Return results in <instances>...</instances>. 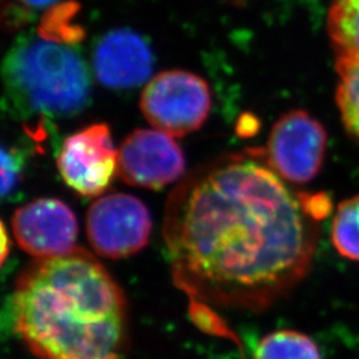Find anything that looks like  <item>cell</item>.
Here are the masks:
<instances>
[{"mask_svg": "<svg viewBox=\"0 0 359 359\" xmlns=\"http://www.w3.org/2000/svg\"><path fill=\"white\" fill-rule=\"evenodd\" d=\"M258 154L197 169L169 197L164 240L173 283L201 322L215 309L266 310L313 265L318 221Z\"/></svg>", "mask_w": 359, "mask_h": 359, "instance_id": "1", "label": "cell"}, {"mask_svg": "<svg viewBox=\"0 0 359 359\" xmlns=\"http://www.w3.org/2000/svg\"><path fill=\"white\" fill-rule=\"evenodd\" d=\"M127 310L120 285L83 249L35 259L13 287V330L36 359L124 358Z\"/></svg>", "mask_w": 359, "mask_h": 359, "instance_id": "2", "label": "cell"}, {"mask_svg": "<svg viewBox=\"0 0 359 359\" xmlns=\"http://www.w3.org/2000/svg\"><path fill=\"white\" fill-rule=\"evenodd\" d=\"M7 97L22 115L68 117L90 103V79L71 46L40 36L19 39L3 65Z\"/></svg>", "mask_w": 359, "mask_h": 359, "instance_id": "3", "label": "cell"}, {"mask_svg": "<svg viewBox=\"0 0 359 359\" xmlns=\"http://www.w3.org/2000/svg\"><path fill=\"white\" fill-rule=\"evenodd\" d=\"M140 108L154 128L181 137L203 127L212 108V95L203 77L172 69L147 84Z\"/></svg>", "mask_w": 359, "mask_h": 359, "instance_id": "4", "label": "cell"}, {"mask_svg": "<svg viewBox=\"0 0 359 359\" xmlns=\"http://www.w3.org/2000/svg\"><path fill=\"white\" fill-rule=\"evenodd\" d=\"M87 237L96 255L127 258L142 250L151 237L152 218L137 197L114 193L97 198L87 212Z\"/></svg>", "mask_w": 359, "mask_h": 359, "instance_id": "5", "label": "cell"}, {"mask_svg": "<svg viewBox=\"0 0 359 359\" xmlns=\"http://www.w3.org/2000/svg\"><path fill=\"white\" fill-rule=\"evenodd\" d=\"M326 148L327 133L321 123L302 109H293L271 128L264 154L281 179L306 184L320 173Z\"/></svg>", "mask_w": 359, "mask_h": 359, "instance_id": "6", "label": "cell"}, {"mask_svg": "<svg viewBox=\"0 0 359 359\" xmlns=\"http://www.w3.org/2000/svg\"><path fill=\"white\" fill-rule=\"evenodd\" d=\"M65 184L84 197H97L117 172V151L107 124H92L65 139L57 154Z\"/></svg>", "mask_w": 359, "mask_h": 359, "instance_id": "7", "label": "cell"}, {"mask_svg": "<svg viewBox=\"0 0 359 359\" xmlns=\"http://www.w3.org/2000/svg\"><path fill=\"white\" fill-rule=\"evenodd\" d=\"M185 156L179 144L158 129H136L117 151V172L124 182L147 189H161L179 180Z\"/></svg>", "mask_w": 359, "mask_h": 359, "instance_id": "8", "label": "cell"}, {"mask_svg": "<svg viewBox=\"0 0 359 359\" xmlns=\"http://www.w3.org/2000/svg\"><path fill=\"white\" fill-rule=\"evenodd\" d=\"M11 224L16 243L35 259L65 256L76 249V216L59 198H38L20 206Z\"/></svg>", "mask_w": 359, "mask_h": 359, "instance_id": "9", "label": "cell"}, {"mask_svg": "<svg viewBox=\"0 0 359 359\" xmlns=\"http://www.w3.org/2000/svg\"><path fill=\"white\" fill-rule=\"evenodd\" d=\"M93 71L97 80L112 90L139 87L151 76L154 52L147 40L132 29L107 32L95 46Z\"/></svg>", "mask_w": 359, "mask_h": 359, "instance_id": "10", "label": "cell"}, {"mask_svg": "<svg viewBox=\"0 0 359 359\" xmlns=\"http://www.w3.org/2000/svg\"><path fill=\"white\" fill-rule=\"evenodd\" d=\"M335 102L348 135L359 142V59L335 56Z\"/></svg>", "mask_w": 359, "mask_h": 359, "instance_id": "11", "label": "cell"}, {"mask_svg": "<svg viewBox=\"0 0 359 359\" xmlns=\"http://www.w3.org/2000/svg\"><path fill=\"white\" fill-rule=\"evenodd\" d=\"M327 31L335 56L359 59V0H334Z\"/></svg>", "mask_w": 359, "mask_h": 359, "instance_id": "12", "label": "cell"}, {"mask_svg": "<svg viewBox=\"0 0 359 359\" xmlns=\"http://www.w3.org/2000/svg\"><path fill=\"white\" fill-rule=\"evenodd\" d=\"M80 8L75 0L55 3L39 22L38 36L65 46L80 43L86 38L84 27L77 22Z\"/></svg>", "mask_w": 359, "mask_h": 359, "instance_id": "13", "label": "cell"}, {"mask_svg": "<svg viewBox=\"0 0 359 359\" xmlns=\"http://www.w3.org/2000/svg\"><path fill=\"white\" fill-rule=\"evenodd\" d=\"M253 359H322V354L306 334L283 329L259 339Z\"/></svg>", "mask_w": 359, "mask_h": 359, "instance_id": "14", "label": "cell"}, {"mask_svg": "<svg viewBox=\"0 0 359 359\" xmlns=\"http://www.w3.org/2000/svg\"><path fill=\"white\" fill-rule=\"evenodd\" d=\"M330 238L339 256L359 262V194L337 206L332 221Z\"/></svg>", "mask_w": 359, "mask_h": 359, "instance_id": "15", "label": "cell"}, {"mask_svg": "<svg viewBox=\"0 0 359 359\" xmlns=\"http://www.w3.org/2000/svg\"><path fill=\"white\" fill-rule=\"evenodd\" d=\"M25 157L18 148L1 147V196L6 198L22 182Z\"/></svg>", "mask_w": 359, "mask_h": 359, "instance_id": "16", "label": "cell"}, {"mask_svg": "<svg viewBox=\"0 0 359 359\" xmlns=\"http://www.w3.org/2000/svg\"><path fill=\"white\" fill-rule=\"evenodd\" d=\"M3 25L10 31L22 28L32 19L31 8L20 0H3Z\"/></svg>", "mask_w": 359, "mask_h": 359, "instance_id": "17", "label": "cell"}, {"mask_svg": "<svg viewBox=\"0 0 359 359\" xmlns=\"http://www.w3.org/2000/svg\"><path fill=\"white\" fill-rule=\"evenodd\" d=\"M258 128H259V123H258L257 117L252 115L243 116L237 126V130L241 136H250V135L256 133Z\"/></svg>", "mask_w": 359, "mask_h": 359, "instance_id": "18", "label": "cell"}, {"mask_svg": "<svg viewBox=\"0 0 359 359\" xmlns=\"http://www.w3.org/2000/svg\"><path fill=\"white\" fill-rule=\"evenodd\" d=\"M1 241H3V252H1V264L6 262V258L8 256V246H10V238H8V233L3 224L1 226Z\"/></svg>", "mask_w": 359, "mask_h": 359, "instance_id": "19", "label": "cell"}, {"mask_svg": "<svg viewBox=\"0 0 359 359\" xmlns=\"http://www.w3.org/2000/svg\"><path fill=\"white\" fill-rule=\"evenodd\" d=\"M20 1L25 3L27 7H29V8H44L50 4L56 3L57 0H20Z\"/></svg>", "mask_w": 359, "mask_h": 359, "instance_id": "20", "label": "cell"}]
</instances>
